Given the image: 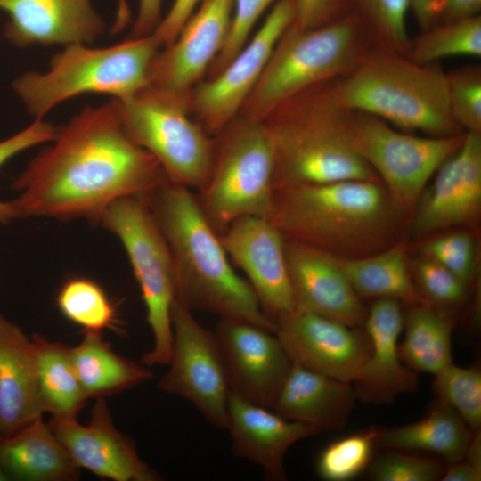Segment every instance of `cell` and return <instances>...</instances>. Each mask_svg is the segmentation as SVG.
Here are the masks:
<instances>
[{
	"instance_id": "1",
	"label": "cell",
	"mask_w": 481,
	"mask_h": 481,
	"mask_svg": "<svg viewBox=\"0 0 481 481\" xmlns=\"http://www.w3.org/2000/svg\"><path fill=\"white\" fill-rule=\"evenodd\" d=\"M12 183L16 218L86 219L98 224L114 200L146 195L168 179L159 161L126 133L115 99L85 107L56 127Z\"/></svg>"
},
{
	"instance_id": "2",
	"label": "cell",
	"mask_w": 481,
	"mask_h": 481,
	"mask_svg": "<svg viewBox=\"0 0 481 481\" xmlns=\"http://www.w3.org/2000/svg\"><path fill=\"white\" fill-rule=\"evenodd\" d=\"M168 245L175 300L189 310L245 321L273 332L249 283L235 273L220 235L189 187L169 179L143 195Z\"/></svg>"
},
{
	"instance_id": "3",
	"label": "cell",
	"mask_w": 481,
	"mask_h": 481,
	"mask_svg": "<svg viewBox=\"0 0 481 481\" xmlns=\"http://www.w3.org/2000/svg\"><path fill=\"white\" fill-rule=\"evenodd\" d=\"M269 219L287 240L356 258L402 240L407 217L381 181L344 180L275 189Z\"/></svg>"
},
{
	"instance_id": "4",
	"label": "cell",
	"mask_w": 481,
	"mask_h": 481,
	"mask_svg": "<svg viewBox=\"0 0 481 481\" xmlns=\"http://www.w3.org/2000/svg\"><path fill=\"white\" fill-rule=\"evenodd\" d=\"M264 121L274 150L273 190L344 180L381 181L358 152L355 111L339 104L330 81L289 99Z\"/></svg>"
},
{
	"instance_id": "5",
	"label": "cell",
	"mask_w": 481,
	"mask_h": 481,
	"mask_svg": "<svg viewBox=\"0 0 481 481\" xmlns=\"http://www.w3.org/2000/svg\"><path fill=\"white\" fill-rule=\"evenodd\" d=\"M330 89L345 108L405 132L433 137L465 133L450 111L445 73L435 63L418 64L397 52L371 46L350 72L330 81Z\"/></svg>"
},
{
	"instance_id": "6",
	"label": "cell",
	"mask_w": 481,
	"mask_h": 481,
	"mask_svg": "<svg viewBox=\"0 0 481 481\" xmlns=\"http://www.w3.org/2000/svg\"><path fill=\"white\" fill-rule=\"evenodd\" d=\"M371 46L360 20L351 11L314 29H300L292 22L275 45L238 116L264 121L289 99L346 75Z\"/></svg>"
},
{
	"instance_id": "7",
	"label": "cell",
	"mask_w": 481,
	"mask_h": 481,
	"mask_svg": "<svg viewBox=\"0 0 481 481\" xmlns=\"http://www.w3.org/2000/svg\"><path fill=\"white\" fill-rule=\"evenodd\" d=\"M160 47L152 34L106 48L68 45L53 56L46 72H26L13 81L12 87L36 118L83 94L121 99L148 86L149 69Z\"/></svg>"
},
{
	"instance_id": "8",
	"label": "cell",
	"mask_w": 481,
	"mask_h": 481,
	"mask_svg": "<svg viewBox=\"0 0 481 481\" xmlns=\"http://www.w3.org/2000/svg\"><path fill=\"white\" fill-rule=\"evenodd\" d=\"M273 169V144L265 121L237 116L214 137L210 175L197 199L219 235L240 217L270 218Z\"/></svg>"
},
{
	"instance_id": "9",
	"label": "cell",
	"mask_w": 481,
	"mask_h": 481,
	"mask_svg": "<svg viewBox=\"0 0 481 481\" xmlns=\"http://www.w3.org/2000/svg\"><path fill=\"white\" fill-rule=\"evenodd\" d=\"M115 101L126 133L159 161L169 180L198 191L205 186L214 138L191 118L188 97L148 86Z\"/></svg>"
},
{
	"instance_id": "10",
	"label": "cell",
	"mask_w": 481,
	"mask_h": 481,
	"mask_svg": "<svg viewBox=\"0 0 481 481\" xmlns=\"http://www.w3.org/2000/svg\"><path fill=\"white\" fill-rule=\"evenodd\" d=\"M99 224L122 243L139 284L153 346L142 357L146 366L167 365L172 346L171 307L175 276L170 250L144 196L114 200Z\"/></svg>"
},
{
	"instance_id": "11",
	"label": "cell",
	"mask_w": 481,
	"mask_h": 481,
	"mask_svg": "<svg viewBox=\"0 0 481 481\" xmlns=\"http://www.w3.org/2000/svg\"><path fill=\"white\" fill-rule=\"evenodd\" d=\"M465 133L417 136L400 132L373 115L355 111L356 149L407 218L412 217L431 176L460 149Z\"/></svg>"
},
{
	"instance_id": "12",
	"label": "cell",
	"mask_w": 481,
	"mask_h": 481,
	"mask_svg": "<svg viewBox=\"0 0 481 481\" xmlns=\"http://www.w3.org/2000/svg\"><path fill=\"white\" fill-rule=\"evenodd\" d=\"M171 324L169 367L159 379V388L190 401L211 425L226 429L231 389L214 332L175 300Z\"/></svg>"
},
{
	"instance_id": "13",
	"label": "cell",
	"mask_w": 481,
	"mask_h": 481,
	"mask_svg": "<svg viewBox=\"0 0 481 481\" xmlns=\"http://www.w3.org/2000/svg\"><path fill=\"white\" fill-rule=\"evenodd\" d=\"M295 15L296 0H278L233 60L219 74L200 81L190 92V110L210 136L217 135L239 115Z\"/></svg>"
},
{
	"instance_id": "14",
	"label": "cell",
	"mask_w": 481,
	"mask_h": 481,
	"mask_svg": "<svg viewBox=\"0 0 481 481\" xmlns=\"http://www.w3.org/2000/svg\"><path fill=\"white\" fill-rule=\"evenodd\" d=\"M220 239L228 257L247 275L263 314L274 326L298 310L287 269L285 238L269 218L240 217Z\"/></svg>"
},
{
	"instance_id": "15",
	"label": "cell",
	"mask_w": 481,
	"mask_h": 481,
	"mask_svg": "<svg viewBox=\"0 0 481 481\" xmlns=\"http://www.w3.org/2000/svg\"><path fill=\"white\" fill-rule=\"evenodd\" d=\"M216 337L231 391L271 408L292 365L275 332L236 319H220Z\"/></svg>"
},
{
	"instance_id": "16",
	"label": "cell",
	"mask_w": 481,
	"mask_h": 481,
	"mask_svg": "<svg viewBox=\"0 0 481 481\" xmlns=\"http://www.w3.org/2000/svg\"><path fill=\"white\" fill-rule=\"evenodd\" d=\"M275 333L291 361L308 370L352 383L371 353L363 327L296 310L275 323Z\"/></svg>"
},
{
	"instance_id": "17",
	"label": "cell",
	"mask_w": 481,
	"mask_h": 481,
	"mask_svg": "<svg viewBox=\"0 0 481 481\" xmlns=\"http://www.w3.org/2000/svg\"><path fill=\"white\" fill-rule=\"evenodd\" d=\"M200 2L198 12L189 18L174 43L154 57L149 86L189 97L221 52L230 31L234 0Z\"/></svg>"
},
{
	"instance_id": "18",
	"label": "cell",
	"mask_w": 481,
	"mask_h": 481,
	"mask_svg": "<svg viewBox=\"0 0 481 481\" xmlns=\"http://www.w3.org/2000/svg\"><path fill=\"white\" fill-rule=\"evenodd\" d=\"M48 423L80 469L113 481L161 479L141 460L134 440L115 427L104 397L96 399L86 425L77 418H51Z\"/></svg>"
},
{
	"instance_id": "19",
	"label": "cell",
	"mask_w": 481,
	"mask_h": 481,
	"mask_svg": "<svg viewBox=\"0 0 481 481\" xmlns=\"http://www.w3.org/2000/svg\"><path fill=\"white\" fill-rule=\"evenodd\" d=\"M481 208V132H466L460 149L437 169L420 197L412 230L428 233L476 224Z\"/></svg>"
},
{
	"instance_id": "20",
	"label": "cell",
	"mask_w": 481,
	"mask_h": 481,
	"mask_svg": "<svg viewBox=\"0 0 481 481\" xmlns=\"http://www.w3.org/2000/svg\"><path fill=\"white\" fill-rule=\"evenodd\" d=\"M285 257L298 310L363 327L368 308L332 255L285 239Z\"/></svg>"
},
{
	"instance_id": "21",
	"label": "cell",
	"mask_w": 481,
	"mask_h": 481,
	"mask_svg": "<svg viewBox=\"0 0 481 481\" xmlns=\"http://www.w3.org/2000/svg\"><path fill=\"white\" fill-rule=\"evenodd\" d=\"M404 314L401 302L376 298L367 310L363 328L371 342V353L352 382L357 399L384 404L398 395L412 393L418 386L415 371L404 365L399 353V335Z\"/></svg>"
},
{
	"instance_id": "22",
	"label": "cell",
	"mask_w": 481,
	"mask_h": 481,
	"mask_svg": "<svg viewBox=\"0 0 481 481\" xmlns=\"http://www.w3.org/2000/svg\"><path fill=\"white\" fill-rule=\"evenodd\" d=\"M5 12L4 36L17 46L90 44L105 22L90 0H0Z\"/></svg>"
},
{
	"instance_id": "23",
	"label": "cell",
	"mask_w": 481,
	"mask_h": 481,
	"mask_svg": "<svg viewBox=\"0 0 481 481\" xmlns=\"http://www.w3.org/2000/svg\"><path fill=\"white\" fill-rule=\"evenodd\" d=\"M227 410L232 453L260 467L269 480H286L284 458L289 448L319 433L307 424L285 419L231 390Z\"/></svg>"
},
{
	"instance_id": "24",
	"label": "cell",
	"mask_w": 481,
	"mask_h": 481,
	"mask_svg": "<svg viewBox=\"0 0 481 481\" xmlns=\"http://www.w3.org/2000/svg\"><path fill=\"white\" fill-rule=\"evenodd\" d=\"M352 383L335 379L292 362L271 410L318 432L343 428L355 406Z\"/></svg>"
},
{
	"instance_id": "25",
	"label": "cell",
	"mask_w": 481,
	"mask_h": 481,
	"mask_svg": "<svg viewBox=\"0 0 481 481\" xmlns=\"http://www.w3.org/2000/svg\"><path fill=\"white\" fill-rule=\"evenodd\" d=\"M43 412L33 342L0 314V436H12Z\"/></svg>"
},
{
	"instance_id": "26",
	"label": "cell",
	"mask_w": 481,
	"mask_h": 481,
	"mask_svg": "<svg viewBox=\"0 0 481 481\" xmlns=\"http://www.w3.org/2000/svg\"><path fill=\"white\" fill-rule=\"evenodd\" d=\"M1 461L8 480L73 481L81 469L42 415L3 439Z\"/></svg>"
},
{
	"instance_id": "27",
	"label": "cell",
	"mask_w": 481,
	"mask_h": 481,
	"mask_svg": "<svg viewBox=\"0 0 481 481\" xmlns=\"http://www.w3.org/2000/svg\"><path fill=\"white\" fill-rule=\"evenodd\" d=\"M472 433L450 405L437 399L420 420L390 428H379L376 447L430 452L449 464L464 458Z\"/></svg>"
},
{
	"instance_id": "28",
	"label": "cell",
	"mask_w": 481,
	"mask_h": 481,
	"mask_svg": "<svg viewBox=\"0 0 481 481\" xmlns=\"http://www.w3.org/2000/svg\"><path fill=\"white\" fill-rule=\"evenodd\" d=\"M82 340L69 346V355L87 398H102L153 378L143 363L117 354L101 331L83 330Z\"/></svg>"
},
{
	"instance_id": "29",
	"label": "cell",
	"mask_w": 481,
	"mask_h": 481,
	"mask_svg": "<svg viewBox=\"0 0 481 481\" xmlns=\"http://www.w3.org/2000/svg\"><path fill=\"white\" fill-rule=\"evenodd\" d=\"M333 257L361 298H394L410 306L428 304L413 283L403 239L370 256Z\"/></svg>"
},
{
	"instance_id": "30",
	"label": "cell",
	"mask_w": 481,
	"mask_h": 481,
	"mask_svg": "<svg viewBox=\"0 0 481 481\" xmlns=\"http://www.w3.org/2000/svg\"><path fill=\"white\" fill-rule=\"evenodd\" d=\"M403 327L404 337L399 353L413 371L434 375L452 363L454 320L449 313L428 304L411 306Z\"/></svg>"
},
{
	"instance_id": "31",
	"label": "cell",
	"mask_w": 481,
	"mask_h": 481,
	"mask_svg": "<svg viewBox=\"0 0 481 481\" xmlns=\"http://www.w3.org/2000/svg\"><path fill=\"white\" fill-rule=\"evenodd\" d=\"M39 398L52 418H77L88 400L69 355V346L34 334Z\"/></svg>"
},
{
	"instance_id": "32",
	"label": "cell",
	"mask_w": 481,
	"mask_h": 481,
	"mask_svg": "<svg viewBox=\"0 0 481 481\" xmlns=\"http://www.w3.org/2000/svg\"><path fill=\"white\" fill-rule=\"evenodd\" d=\"M404 55L418 64L451 56L481 55V17L442 21L409 40Z\"/></svg>"
},
{
	"instance_id": "33",
	"label": "cell",
	"mask_w": 481,
	"mask_h": 481,
	"mask_svg": "<svg viewBox=\"0 0 481 481\" xmlns=\"http://www.w3.org/2000/svg\"><path fill=\"white\" fill-rule=\"evenodd\" d=\"M56 304L61 313L83 330H121L114 305L105 290L89 278L68 279L57 293Z\"/></svg>"
},
{
	"instance_id": "34",
	"label": "cell",
	"mask_w": 481,
	"mask_h": 481,
	"mask_svg": "<svg viewBox=\"0 0 481 481\" xmlns=\"http://www.w3.org/2000/svg\"><path fill=\"white\" fill-rule=\"evenodd\" d=\"M372 46L404 54L410 37L406 15L410 0H349Z\"/></svg>"
},
{
	"instance_id": "35",
	"label": "cell",
	"mask_w": 481,
	"mask_h": 481,
	"mask_svg": "<svg viewBox=\"0 0 481 481\" xmlns=\"http://www.w3.org/2000/svg\"><path fill=\"white\" fill-rule=\"evenodd\" d=\"M432 388L437 399L450 405L472 431L481 427V371L452 363L434 374Z\"/></svg>"
},
{
	"instance_id": "36",
	"label": "cell",
	"mask_w": 481,
	"mask_h": 481,
	"mask_svg": "<svg viewBox=\"0 0 481 481\" xmlns=\"http://www.w3.org/2000/svg\"><path fill=\"white\" fill-rule=\"evenodd\" d=\"M378 429L369 428L330 444L317 461L319 477L327 481H347L360 475L372 460Z\"/></svg>"
},
{
	"instance_id": "37",
	"label": "cell",
	"mask_w": 481,
	"mask_h": 481,
	"mask_svg": "<svg viewBox=\"0 0 481 481\" xmlns=\"http://www.w3.org/2000/svg\"><path fill=\"white\" fill-rule=\"evenodd\" d=\"M451 114L467 132H481V68L461 67L445 73Z\"/></svg>"
},
{
	"instance_id": "38",
	"label": "cell",
	"mask_w": 481,
	"mask_h": 481,
	"mask_svg": "<svg viewBox=\"0 0 481 481\" xmlns=\"http://www.w3.org/2000/svg\"><path fill=\"white\" fill-rule=\"evenodd\" d=\"M413 268L416 287L429 305L447 312L466 298L468 286L436 261L421 255Z\"/></svg>"
},
{
	"instance_id": "39",
	"label": "cell",
	"mask_w": 481,
	"mask_h": 481,
	"mask_svg": "<svg viewBox=\"0 0 481 481\" xmlns=\"http://www.w3.org/2000/svg\"><path fill=\"white\" fill-rule=\"evenodd\" d=\"M444 469L433 459L386 450L371 460L369 477L375 481H436Z\"/></svg>"
},
{
	"instance_id": "40",
	"label": "cell",
	"mask_w": 481,
	"mask_h": 481,
	"mask_svg": "<svg viewBox=\"0 0 481 481\" xmlns=\"http://www.w3.org/2000/svg\"><path fill=\"white\" fill-rule=\"evenodd\" d=\"M426 256L452 272L469 287L475 270L477 245L467 232H453L425 242L420 248Z\"/></svg>"
},
{
	"instance_id": "41",
	"label": "cell",
	"mask_w": 481,
	"mask_h": 481,
	"mask_svg": "<svg viewBox=\"0 0 481 481\" xmlns=\"http://www.w3.org/2000/svg\"><path fill=\"white\" fill-rule=\"evenodd\" d=\"M278 0H234V14L226 41L209 67V78L219 74L242 50L260 15Z\"/></svg>"
},
{
	"instance_id": "42",
	"label": "cell",
	"mask_w": 481,
	"mask_h": 481,
	"mask_svg": "<svg viewBox=\"0 0 481 481\" xmlns=\"http://www.w3.org/2000/svg\"><path fill=\"white\" fill-rule=\"evenodd\" d=\"M56 127L43 118L35 121L22 131L0 142V167L18 153L53 139ZM16 219L14 210L9 202L0 201V224H7Z\"/></svg>"
},
{
	"instance_id": "43",
	"label": "cell",
	"mask_w": 481,
	"mask_h": 481,
	"mask_svg": "<svg viewBox=\"0 0 481 481\" xmlns=\"http://www.w3.org/2000/svg\"><path fill=\"white\" fill-rule=\"evenodd\" d=\"M349 12V0H296L293 23L300 29H314L330 23Z\"/></svg>"
},
{
	"instance_id": "44",
	"label": "cell",
	"mask_w": 481,
	"mask_h": 481,
	"mask_svg": "<svg viewBox=\"0 0 481 481\" xmlns=\"http://www.w3.org/2000/svg\"><path fill=\"white\" fill-rule=\"evenodd\" d=\"M201 0H175L167 14L162 18L152 35L161 46L171 45L178 37L183 27L192 15V12Z\"/></svg>"
},
{
	"instance_id": "45",
	"label": "cell",
	"mask_w": 481,
	"mask_h": 481,
	"mask_svg": "<svg viewBox=\"0 0 481 481\" xmlns=\"http://www.w3.org/2000/svg\"><path fill=\"white\" fill-rule=\"evenodd\" d=\"M162 0H139L137 16L133 23L131 37H143L154 32L161 21Z\"/></svg>"
},
{
	"instance_id": "46",
	"label": "cell",
	"mask_w": 481,
	"mask_h": 481,
	"mask_svg": "<svg viewBox=\"0 0 481 481\" xmlns=\"http://www.w3.org/2000/svg\"><path fill=\"white\" fill-rule=\"evenodd\" d=\"M410 8L422 31L440 22L442 0H410Z\"/></svg>"
},
{
	"instance_id": "47",
	"label": "cell",
	"mask_w": 481,
	"mask_h": 481,
	"mask_svg": "<svg viewBox=\"0 0 481 481\" xmlns=\"http://www.w3.org/2000/svg\"><path fill=\"white\" fill-rule=\"evenodd\" d=\"M480 9L481 0H442L440 22L479 15Z\"/></svg>"
},
{
	"instance_id": "48",
	"label": "cell",
	"mask_w": 481,
	"mask_h": 481,
	"mask_svg": "<svg viewBox=\"0 0 481 481\" xmlns=\"http://www.w3.org/2000/svg\"><path fill=\"white\" fill-rule=\"evenodd\" d=\"M442 481H480L481 468L465 459L449 463L442 475Z\"/></svg>"
},
{
	"instance_id": "49",
	"label": "cell",
	"mask_w": 481,
	"mask_h": 481,
	"mask_svg": "<svg viewBox=\"0 0 481 481\" xmlns=\"http://www.w3.org/2000/svg\"><path fill=\"white\" fill-rule=\"evenodd\" d=\"M130 21V11L126 0H118V11L114 25L124 28Z\"/></svg>"
},
{
	"instance_id": "50",
	"label": "cell",
	"mask_w": 481,
	"mask_h": 481,
	"mask_svg": "<svg viewBox=\"0 0 481 481\" xmlns=\"http://www.w3.org/2000/svg\"><path fill=\"white\" fill-rule=\"evenodd\" d=\"M3 439L4 438L2 436H0V481L8 480V477L5 475L4 471V469H3V466H2V461H1V450H2Z\"/></svg>"
}]
</instances>
